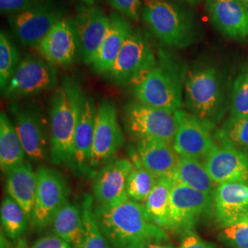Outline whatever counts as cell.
<instances>
[{"instance_id": "obj_1", "label": "cell", "mask_w": 248, "mask_h": 248, "mask_svg": "<svg viewBox=\"0 0 248 248\" xmlns=\"http://www.w3.org/2000/svg\"><path fill=\"white\" fill-rule=\"evenodd\" d=\"M94 214L111 248H145L169 240L164 229L149 221L142 204L129 198L97 205Z\"/></svg>"}, {"instance_id": "obj_2", "label": "cell", "mask_w": 248, "mask_h": 248, "mask_svg": "<svg viewBox=\"0 0 248 248\" xmlns=\"http://www.w3.org/2000/svg\"><path fill=\"white\" fill-rule=\"evenodd\" d=\"M186 72L181 62L160 50L156 63L133 84L135 100L171 112L181 109Z\"/></svg>"}, {"instance_id": "obj_3", "label": "cell", "mask_w": 248, "mask_h": 248, "mask_svg": "<svg viewBox=\"0 0 248 248\" xmlns=\"http://www.w3.org/2000/svg\"><path fill=\"white\" fill-rule=\"evenodd\" d=\"M83 90L76 80L64 78L55 90L50 109V156L54 165H71L74 140Z\"/></svg>"}, {"instance_id": "obj_4", "label": "cell", "mask_w": 248, "mask_h": 248, "mask_svg": "<svg viewBox=\"0 0 248 248\" xmlns=\"http://www.w3.org/2000/svg\"><path fill=\"white\" fill-rule=\"evenodd\" d=\"M188 112L216 126L224 117L226 100L222 75L211 62H197L186 72L184 86Z\"/></svg>"}, {"instance_id": "obj_5", "label": "cell", "mask_w": 248, "mask_h": 248, "mask_svg": "<svg viewBox=\"0 0 248 248\" xmlns=\"http://www.w3.org/2000/svg\"><path fill=\"white\" fill-rule=\"evenodd\" d=\"M142 21L163 45L185 49L198 37V26L192 12L169 0H144Z\"/></svg>"}, {"instance_id": "obj_6", "label": "cell", "mask_w": 248, "mask_h": 248, "mask_svg": "<svg viewBox=\"0 0 248 248\" xmlns=\"http://www.w3.org/2000/svg\"><path fill=\"white\" fill-rule=\"evenodd\" d=\"M124 123L127 132L136 140L155 139L173 144L177 132L175 112L137 100H132L125 106Z\"/></svg>"}, {"instance_id": "obj_7", "label": "cell", "mask_w": 248, "mask_h": 248, "mask_svg": "<svg viewBox=\"0 0 248 248\" xmlns=\"http://www.w3.org/2000/svg\"><path fill=\"white\" fill-rule=\"evenodd\" d=\"M65 18V8L56 0H44L31 9L8 18L10 30L26 47H38L45 36Z\"/></svg>"}, {"instance_id": "obj_8", "label": "cell", "mask_w": 248, "mask_h": 248, "mask_svg": "<svg viewBox=\"0 0 248 248\" xmlns=\"http://www.w3.org/2000/svg\"><path fill=\"white\" fill-rule=\"evenodd\" d=\"M157 62L150 43L138 30L126 40L115 62L107 75L115 84H134Z\"/></svg>"}, {"instance_id": "obj_9", "label": "cell", "mask_w": 248, "mask_h": 248, "mask_svg": "<svg viewBox=\"0 0 248 248\" xmlns=\"http://www.w3.org/2000/svg\"><path fill=\"white\" fill-rule=\"evenodd\" d=\"M213 196L174 183L170 193L168 230L181 234L193 231L202 217L213 213Z\"/></svg>"}, {"instance_id": "obj_10", "label": "cell", "mask_w": 248, "mask_h": 248, "mask_svg": "<svg viewBox=\"0 0 248 248\" xmlns=\"http://www.w3.org/2000/svg\"><path fill=\"white\" fill-rule=\"evenodd\" d=\"M57 81L54 65L44 58L28 54L20 60L3 94L9 99L34 96L53 89Z\"/></svg>"}, {"instance_id": "obj_11", "label": "cell", "mask_w": 248, "mask_h": 248, "mask_svg": "<svg viewBox=\"0 0 248 248\" xmlns=\"http://www.w3.org/2000/svg\"><path fill=\"white\" fill-rule=\"evenodd\" d=\"M70 188L62 174L54 169L40 167L37 171L35 204L31 222L37 229L52 223L53 217L68 201Z\"/></svg>"}, {"instance_id": "obj_12", "label": "cell", "mask_w": 248, "mask_h": 248, "mask_svg": "<svg viewBox=\"0 0 248 248\" xmlns=\"http://www.w3.org/2000/svg\"><path fill=\"white\" fill-rule=\"evenodd\" d=\"M177 128L173 147L179 156L203 161L218 142L213 130L216 126L183 109L175 111Z\"/></svg>"}, {"instance_id": "obj_13", "label": "cell", "mask_w": 248, "mask_h": 248, "mask_svg": "<svg viewBox=\"0 0 248 248\" xmlns=\"http://www.w3.org/2000/svg\"><path fill=\"white\" fill-rule=\"evenodd\" d=\"M124 136L113 101L103 100L97 110L90 171H94L110 159L124 145Z\"/></svg>"}, {"instance_id": "obj_14", "label": "cell", "mask_w": 248, "mask_h": 248, "mask_svg": "<svg viewBox=\"0 0 248 248\" xmlns=\"http://www.w3.org/2000/svg\"><path fill=\"white\" fill-rule=\"evenodd\" d=\"M19 139L30 159L44 162L48 157V142L44 117L35 107L21 106L14 103L10 106Z\"/></svg>"}, {"instance_id": "obj_15", "label": "cell", "mask_w": 248, "mask_h": 248, "mask_svg": "<svg viewBox=\"0 0 248 248\" xmlns=\"http://www.w3.org/2000/svg\"><path fill=\"white\" fill-rule=\"evenodd\" d=\"M79 44L80 56L88 65L94 62L103 44L110 18L98 6H79L74 18Z\"/></svg>"}, {"instance_id": "obj_16", "label": "cell", "mask_w": 248, "mask_h": 248, "mask_svg": "<svg viewBox=\"0 0 248 248\" xmlns=\"http://www.w3.org/2000/svg\"><path fill=\"white\" fill-rule=\"evenodd\" d=\"M204 167L215 185L239 183L248 186V157L246 153L218 142L203 160Z\"/></svg>"}, {"instance_id": "obj_17", "label": "cell", "mask_w": 248, "mask_h": 248, "mask_svg": "<svg viewBox=\"0 0 248 248\" xmlns=\"http://www.w3.org/2000/svg\"><path fill=\"white\" fill-rule=\"evenodd\" d=\"M43 58L54 66H68L80 54L74 18H62L38 45Z\"/></svg>"}, {"instance_id": "obj_18", "label": "cell", "mask_w": 248, "mask_h": 248, "mask_svg": "<svg viewBox=\"0 0 248 248\" xmlns=\"http://www.w3.org/2000/svg\"><path fill=\"white\" fill-rule=\"evenodd\" d=\"M205 6L212 24L222 36L248 42V7L239 0H205Z\"/></svg>"}, {"instance_id": "obj_19", "label": "cell", "mask_w": 248, "mask_h": 248, "mask_svg": "<svg viewBox=\"0 0 248 248\" xmlns=\"http://www.w3.org/2000/svg\"><path fill=\"white\" fill-rule=\"evenodd\" d=\"M133 168V162L127 158L110 160L101 168L93 184V196L97 205L112 203L128 198L126 185Z\"/></svg>"}, {"instance_id": "obj_20", "label": "cell", "mask_w": 248, "mask_h": 248, "mask_svg": "<svg viewBox=\"0 0 248 248\" xmlns=\"http://www.w3.org/2000/svg\"><path fill=\"white\" fill-rule=\"evenodd\" d=\"M213 213L222 228L248 218V186L239 183H222L213 193Z\"/></svg>"}, {"instance_id": "obj_21", "label": "cell", "mask_w": 248, "mask_h": 248, "mask_svg": "<svg viewBox=\"0 0 248 248\" xmlns=\"http://www.w3.org/2000/svg\"><path fill=\"white\" fill-rule=\"evenodd\" d=\"M98 107L85 93L81 99L79 118L74 140L72 167L82 175L91 173L90 160Z\"/></svg>"}, {"instance_id": "obj_22", "label": "cell", "mask_w": 248, "mask_h": 248, "mask_svg": "<svg viewBox=\"0 0 248 248\" xmlns=\"http://www.w3.org/2000/svg\"><path fill=\"white\" fill-rule=\"evenodd\" d=\"M136 141L135 151L144 168L157 178L172 179L179 159L173 144L155 139H138Z\"/></svg>"}, {"instance_id": "obj_23", "label": "cell", "mask_w": 248, "mask_h": 248, "mask_svg": "<svg viewBox=\"0 0 248 248\" xmlns=\"http://www.w3.org/2000/svg\"><path fill=\"white\" fill-rule=\"evenodd\" d=\"M109 18L110 26L106 38L100 46L94 62L90 65L93 71L101 75H107L111 70L126 40L133 31V26L129 22V19L119 13L110 14Z\"/></svg>"}, {"instance_id": "obj_24", "label": "cell", "mask_w": 248, "mask_h": 248, "mask_svg": "<svg viewBox=\"0 0 248 248\" xmlns=\"http://www.w3.org/2000/svg\"><path fill=\"white\" fill-rule=\"evenodd\" d=\"M6 180L8 197L23 209L31 220L37 191V172L31 165L21 164L9 171Z\"/></svg>"}, {"instance_id": "obj_25", "label": "cell", "mask_w": 248, "mask_h": 248, "mask_svg": "<svg viewBox=\"0 0 248 248\" xmlns=\"http://www.w3.org/2000/svg\"><path fill=\"white\" fill-rule=\"evenodd\" d=\"M25 151L19 139L15 125L6 113H0V167L8 173L24 163Z\"/></svg>"}, {"instance_id": "obj_26", "label": "cell", "mask_w": 248, "mask_h": 248, "mask_svg": "<svg viewBox=\"0 0 248 248\" xmlns=\"http://www.w3.org/2000/svg\"><path fill=\"white\" fill-rule=\"evenodd\" d=\"M174 183L194 188L213 196L216 185L201 160L179 156L177 169L172 177Z\"/></svg>"}, {"instance_id": "obj_27", "label": "cell", "mask_w": 248, "mask_h": 248, "mask_svg": "<svg viewBox=\"0 0 248 248\" xmlns=\"http://www.w3.org/2000/svg\"><path fill=\"white\" fill-rule=\"evenodd\" d=\"M53 231L55 235L77 248L83 236L82 211L77 204L65 202L53 217Z\"/></svg>"}, {"instance_id": "obj_28", "label": "cell", "mask_w": 248, "mask_h": 248, "mask_svg": "<svg viewBox=\"0 0 248 248\" xmlns=\"http://www.w3.org/2000/svg\"><path fill=\"white\" fill-rule=\"evenodd\" d=\"M173 186L174 181L171 178H159L142 203L149 221L164 230L169 229V202Z\"/></svg>"}, {"instance_id": "obj_29", "label": "cell", "mask_w": 248, "mask_h": 248, "mask_svg": "<svg viewBox=\"0 0 248 248\" xmlns=\"http://www.w3.org/2000/svg\"><path fill=\"white\" fill-rule=\"evenodd\" d=\"M130 155L133 168L127 180L126 193L130 200L142 203L150 194L159 178L144 168L136 151H131Z\"/></svg>"}, {"instance_id": "obj_30", "label": "cell", "mask_w": 248, "mask_h": 248, "mask_svg": "<svg viewBox=\"0 0 248 248\" xmlns=\"http://www.w3.org/2000/svg\"><path fill=\"white\" fill-rule=\"evenodd\" d=\"M94 199L84 196L81 211L83 218V236L76 248H111L98 226L94 214Z\"/></svg>"}, {"instance_id": "obj_31", "label": "cell", "mask_w": 248, "mask_h": 248, "mask_svg": "<svg viewBox=\"0 0 248 248\" xmlns=\"http://www.w3.org/2000/svg\"><path fill=\"white\" fill-rule=\"evenodd\" d=\"M0 218L3 231L10 240L20 239L28 230L30 219L23 209L9 197L1 204Z\"/></svg>"}, {"instance_id": "obj_32", "label": "cell", "mask_w": 248, "mask_h": 248, "mask_svg": "<svg viewBox=\"0 0 248 248\" xmlns=\"http://www.w3.org/2000/svg\"><path fill=\"white\" fill-rule=\"evenodd\" d=\"M218 142H225L247 153L248 152V115L229 118L216 133Z\"/></svg>"}, {"instance_id": "obj_33", "label": "cell", "mask_w": 248, "mask_h": 248, "mask_svg": "<svg viewBox=\"0 0 248 248\" xmlns=\"http://www.w3.org/2000/svg\"><path fill=\"white\" fill-rule=\"evenodd\" d=\"M20 62L19 53L7 32H0V89H6Z\"/></svg>"}, {"instance_id": "obj_34", "label": "cell", "mask_w": 248, "mask_h": 248, "mask_svg": "<svg viewBox=\"0 0 248 248\" xmlns=\"http://www.w3.org/2000/svg\"><path fill=\"white\" fill-rule=\"evenodd\" d=\"M248 115V62L233 82L231 96L230 118Z\"/></svg>"}, {"instance_id": "obj_35", "label": "cell", "mask_w": 248, "mask_h": 248, "mask_svg": "<svg viewBox=\"0 0 248 248\" xmlns=\"http://www.w3.org/2000/svg\"><path fill=\"white\" fill-rule=\"evenodd\" d=\"M219 238L230 248H248V218L224 227Z\"/></svg>"}, {"instance_id": "obj_36", "label": "cell", "mask_w": 248, "mask_h": 248, "mask_svg": "<svg viewBox=\"0 0 248 248\" xmlns=\"http://www.w3.org/2000/svg\"><path fill=\"white\" fill-rule=\"evenodd\" d=\"M110 6L124 18L138 20L142 14V0H108Z\"/></svg>"}, {"instance_id": "obj_37", "label": "cell", "mask_w": 248, "mask_h": 248, "mask_svg": "<svg viewBox=\"0 0 248 248\" xmlns=\"http://www.w3.org/2000/svg\"><path fill=\"white\" fill-rule=\"evenodd\" d=\"M44 0H0L2 15H15L27 9H31Z\"/></svg>"}, {"instance_id": "obj_38", "label": "cell", "mask_w": 248, "mask_h": 248, "mask_svg": "<svg viewBox=\"0 0 248 248\" xmlns=\"http://www.w3.org/2000/svg\"><path fill=\"white\" fill-rule=\"evenodd\" d=\"M178 248H218L215 245L202 239L194 231H190L183 234Z\"/></svg>"}, {"instance_id": "obj_39", "label": "cell", "mask_w": 248, "mask_h": 248, "mask_svg": "<svg viewBox=\"0 0 248 248\" xmlns=\"http://www.w3.org/2000/svg\"><path fill=\"white\" fill-rule=\"evenodd\" d=\"M31 248H72L71 245L57 235H47L37 240Z\"/></svg>"}, {"instance_id": "obj_40", "label": "cell", "mask_w": 248, "mask_h": 248, "mask_svg": "<svg viewBox=\"0 0 248 248\" xmlns=\"http://www.w3.org/2000/svg\"><path fill=\"white\" fill-rule=\"evenodd\" d=\"M164 242L162 243H153L148 245L145 248H175L174 247H172L171 245H167V244H163Z\"/></svg>"}, {"instance_id": "obj_41", "label": "cell", "mask_w": 248, "mask_h": 248, "mask_svg": "<svg viewBox=\"0 0 248 248\" xmlns=\"http://www.w3.org/2000/svg\"><path fill=\"white\" fill-rule=\"evenodd\" d=\"M83 5L86 6H96L100 0H78Z\"/></svg>"}, {"instance_id": "obj_42", "label": "cell", "mask_w": 248, "mask_h": 248, "mask_svg": "<svg viewBox=\"0 0 248 248\" xmlns=\"http://www.w3.org/2000/svg\"><path fill=\"white\" fill-rule=\"evenodd\" d=\"M178 1L184 2V3H186V4H188V5H198V4L201 3L202 0H178Z\"/></svg>"}, {"instance_id": "obj_43", "label": "cell", "mask_w": 248, "mask_h": 248, "mask_svg": "<svg viewBox=\"0 0 248 248\" xmlns=\"http://www.w3.org/2000/svg\"><path fill=\"white\" fill-rule=\"evenodd\" d=\"M241 3H243L246 7H248V0H239Z\"/></svg>"}]
</instances>
